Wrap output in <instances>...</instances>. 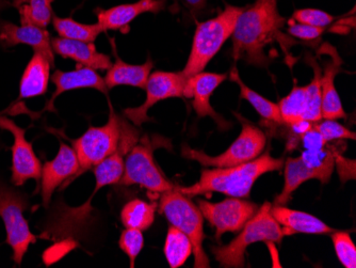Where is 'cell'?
I'll return each instance as SVG.
<instances>
[{
    "instance_id": "obj_1",
    "label": "cell",
    "mask_w": 356,
    "mask_h": 268,
    "mask_svg": "<svg viewBox=\"0 0 356 268\" xmlns=\"http://www.w3.org/2000/svg\"><path fill=\"white\" fill-rule=\"evenodd\" d=\"M285 24V17L277 10V0H256L254 5L245 8L232 36L234 60L268 68L272 61L266 53L269 46L279 41L287 53V47L297 43L282 33Z\"/></svg>"
},
{
    "instance_id": "obj_2",
    "label": "cell",
    "mask_w": 356,
    "mask_h": 268,
    "mask_svg": "<svg viewBox=\"0 0 356 268\" xmlns=\"http://www.w3.org/2000/svg\"><path fill=\"white\" fill-rule=\"evenodd\" d=\"M283 166V159H274L267 152L242 165L203 169L197 183L188 187L177 186V188L189 198L213 193L224 194L229 197L249 198L258 178L269 172L279 171Z\"/></svg>"
},
{
    "instance_id": "obj_3",
    "label": "cell",
    "mask_w": 356,
    "mask_h": 268,
    "mask_svg": "<svg viewBox=\"0 0 356 268\" xmlns=\"http://www.w3.org/2000/svg\"><path fill=\"white\" fill-rule=\"evenodd\" d=\"M245 8L226 5L225 9L203 23H197L191 53L188 58L183 75L186 78L203 72L208 63L219 53L223 44L233 36L238 17Z\"/></svg>"
},
{
    "instance_id": "obj_4",
    "label": "cell",
    "mask_w": 356,
    "mask_h": 268,
    "mask_svg": "<svg viewBox=\"0 0 356 268\" xmlns=\"http://www.w3.org/2000/svg\"><path fill=\"white\" fill-rule=\"evenodd\" d=\"M271 203L266 202L257 213L240 230L239 235L225 246L211 248L215 259L222 267H243L245 250L252 244L281 243L284 233L281 226L271 215Z\"/></svg>"
},
{
    "instance_id": "obj_5",
    "label": "cell",
    "mask_w": 356,
    "mask_h": 268,
    "mask_svg": "<svg viewBox=\"0 0 356 268\" xmlns=\"http://www.w3.org/2000/svg\"><path fill=\"white\" fill-rule=\"evenodd\" d=\"M158 207L171 226L185 233L191 241L194 267H209V259L203 248L204 217L199 207L175 186L173 189L161 194Z\"/></svg>"
},
{
    "instance_id": "obj_6",
    "label": "cell",
    "mask_w": 356,
    "mask_h": 268,
    "mask_svg": "<svg viewBox=\"0 0 356 268\" xmlns=\"http://www.w3.org/2000/svg\"><path fill=\"white\" fill-rule=\"evenodd\" d=\"M235 116L241 123L242 129L229 149L219 155L210 156L200 150L184 147V157L197 161L204 167L229 168L249 163L261 156L267 145L265 133L242 116Z\"/></svg>"
},
{
    "instance_id": "obj_7",
    "label": "cell",
    "mask_w": 356,
    "mask_h": 268,
    "mask_svg": "<svg viewBox=\"0 0 356 268\" xmlns=\"http://www.w3.org/2000/svg\"><path fill=\"white\" fill-rule=\"evenodd\" d=\"M28 209L27 196L0 180V217L7 232L6 242L13 250V261L19 266L29 246L37 242V236L30 231L28 220L24 217V212Z\"/></svg>"
},
{
    "instance_id": "obj_8",
    "label": "cell",
    "mask_w": 356,
    "mask_h": 268,
    "mask_svg": "<svg viewBox=\"0 0 356 268\" xmlns=\"http://www.w3.org/2000/svg\"><path fill=\"white\" fill-rule=\"evenodd\" d=\"M120 116L110 106L109 120L103 126H91L83 136L73 141V149L79 163L78 175L99 165L115 153L119 145Z\"/></svg>"
},
{
    "instance_id": "obj_9",
    "label": "cell",
    "mask_w": 356,
    "mask_h": 268,
    "mask_svg": "<svg viewBox=\"0 0 356 268\" xmlns=\"http://www.w3.org/2000/svg\"><path fill=\"white\" fill-rule=\"evenodd\" d=\"M154 147L147 137L137 143L127 154L125 170L120 185H139L153 193L163 194L175 186L165 179L154 161Z\"/></svg>"
},
{
    "instance_id": "obj_10",
    "label": "cell",
    "mask_w": 356,
    "mask_h": 268,
    "mask_svg": "<svg viewBox=\"0 0 356 268\" xmlns=\"http://www.w3.org/2000/svg\"><path fill=\"white\" fill-rule=\"evenodd\" d=\"M197 203L203 217L215 228L218 241L227 232H239L259 209L243 198L231 197L219 203L199 200Z\"/></svg>"
},
{
    "instance_id": "obj_11",
    "label": "cell",
    "mask_w": 356,
    "mask_h": 268,
    "mask_svg": "<svg viewBox=\"0 0 356 268\" xmlns=\"http://www.w3.org/2000/svg\"><path fill=\"white\" fill-rule=\"evenodd\" d=\"M186 83L187 78L181 72L156 71L151 73L145 87L147 99L139 107L124 109V116L136 126L152 121L153 119L147 116L149 108L165 100L185 97Z\"/></svg>"
},
{
    "instance_id": "obj_12",
    "label": "cell",
    "mask_w": 356,
    "mask_h": 268,
    "mask_svg": "<svg viewBox=\"0 0 356 268\" xmlns=\"http://www.w3.org/2000/svg\"><path fill=\"white\" fill-rule=\"evenodd\" d=\"M0 129L10 132L14 137L11 148L12 184L22 186L28 180L39 181L41 179L42 164L33 151L32 143L26 138V129L7 117H0Z\"/></svg>"
},
{
    "instance_id": "obj_13",
    "label": "cell",
    "mask_w": 356,
    "mask_h": 268,
    "mask_svg": "<svg viewBox=\"0 0 356 268\" xmlns=\"http://www.w3.org/2000/svg\"><path fill=\"white\" fill-rule=\"evenodd\" d=\"M79 171V163L75 150L62 143L57 155L53 161H46L42 166L41 195L43 207L47 209L51 197L59 186L73 181Z\"/></svg>"
},
{
    "instance_id": "obj_14",
    "label": "cell",
    "mask_w": 356,
    "mask_h": 268,
    "mask_svg": "<svg viewBox=\"0 0 356 268\" xmlns=\"http://www.w3.org/2000/svg\"><path fill=\"white\" fill-rule=\"evenodd\" d=\"M227 78L226 74L208 73V72H200L191 77L187 78L185 93L184 97L192 99L193 106L197 117L213 118V121L218 124L220 129H229L231 124L225 121L219 113H216L213 106L210 104V97L215 90Z\"/></svg>"
},
{
    "instance_id": "obj_15",
    "label": "cell",
    "mask_w": 356,
    "mask_h": 268,
    "mask_svg": "<svg viewBox=\"0 0 356 268\" xmlns=\"http://www.w3.org/2000/svg\"><path fill=\"white\" fill-rule=\"evenodd\" d=\"M19 44L31 46L33 51L45 54L55 61L51 35L45 28L31 25L17 26L10 22L0 21V47L10 49Z\"/></svg>"
},
{
    "instance_id": "obj_16",
    "label": "cell",
    "mask_w": 356,
    "mask_h": 268,
    "mask_svg": "<svg viewBox=\"0 0 356 268\" xmlns=\"http://www.w3.org/2000/svg\"><path fill=\"white\" fill-rule=\"evenodd\" d=\"M167 0H138L136 3H125L110 9H96L97 23L104 31L127 29L134 19L143 13H159L165 10Z\"/></svg>"
},
{
    "instance_id": "obj_17",
    "label": "cell",
    "mask_w": 356,
    "mask_h": 268,
    "mask_svg": "<svg viewBox=\"0 0 356 268\" xmlns=\"http://www.w3.org/2000/svg\"><path fill=\"white\" fill-rule=\"evenodd\" d=\"M51 49L54 53L61 57L77 62L78 65L92 70L108 71L111 67V58L106 54L99 53L91 42L76 41V40L51 38Z\"/></svg>"
},
{
    "instance_id": "obj_18",
    "label": "cell",
    "mask_w": 356,
    "mask_h": 268,
    "mask_svg": "<svg viewBox=\"0 0 356 268\" xmlns=\"http://www.w3.org/2000/svg\"><path fill=\"white\" fill-rule=\"evenodd\" d=\"M51 81L55 84L56 90L51 101L48 102L45 107V109L51 110V111L55 110L54 108L55 100L64 92L90 88V89H95L105 94L108 93L105 79L96 73L95 70L83 67V65H77V68L73 71L63 72L58 70L51 75Z\"/></svg>"
},
{
    "instance_id": "obj_19",
    "label": "cell",
    "mask_w": 356,
    "mask_h": 268,
    "mask_svg": "<svg viewBox=\"0 0 356 268\" xmlns=\"http://www.w3.org/2000/svg\"><path fill=\"white\" fill-rule=\"evenodd\" d=\"M327 51L332 57L327 62L325 70L321 72V113L322 119H346L347 113L343 109L337 90L335 88V77L341 72V59L334 47L327 44Z\"/></svg>"
},
{
    "instance_id": "obj_20",
    "label": "cell",
    "mask_w": 356,
    "mask_h": 268,
    "mask_svg": "<svg viewBox=\"0 0 356 268\" xmlns=\"http://www.w3.org/2000/svg\"><path fill=\"white\" fill-rule=\"evenodd\" d=\"M270 212L281 226L284 235H293L296 233L332 234L336 231L319 218L309 213L288 209L285 205L272 204Z\"/></svg>"
},
{
    "instance_id": "obj_21",
    "label": "cell",
    "mask_w": 356,
    "mask_h": 268,
    "mask_svg": "<svg viewBox=\"0 0 356 268\" xmlns=\"http://www.w3.org/2000/svg\"><path fill=\"white\" fill-rule=\"evenodd\" d=\"M55 61L45 54L35 52L22 76L19 83V100L44 95L51 79V70Z\"/></svg>"
},
{
    "instance_id": "obj_22",
    "label": "cell",
    "mask_w": 356,
    "mask_h": 268,
    "mask_svg": "<svg viewBox=\"0 0 356 268\" xmlns=\"http://www.w3.org/2000/svg\"><path fill=\"white\" fill-rule=\"evenodd\" d=\"M115 62L111 65L106 74L105 84L108 90L113 89L118 86H131V87L145 89L154 62L151 58L143 65H128L118 56L115 51Z\"/></svg>"
},
{
    "instance_id": "obj_23",
    "label": "cell",
    "mask_w": 356,
    "mask_h": 268,
    "mask_svg": "<svg viewBox=\"0 0 356 268\" xmlns=\"http://www.w3.org/2000/svg\"><path fill=\"white\" fill-rule=\"evenodd\" d=\"M285 170V183H284L283 191L275 198L274 203L275 205H286L291 199L293 194L297 191L298 188L309 181V180H317L315 173L309 168L306 167L305 164L300 157H288L284 161Z\"/></svg>"
},
{
    "instance_id": "obj_24",
    "label": "cell",
    "mask_w": 356,
    "mask_h": 268,
    "mask_svg": "<svg viewBox=\"0 0 356 268\" xmlns=\"http://www.w3.org/2000/svg\"><path fill=\"white\" fill-rule=\"evenodd\" d=\"M231 81L237 84L240 88V99L247 100L256 111L259 113L261 118L271 124L277 125H284L283 119H282L281 113L277 104L265 99L263 95L248 87L240 78L237 69L233 68L231 71Z\"/></svg>"
},
{
    "instance_id": "obj_25",
    "label": "cell",
    "mask_w": 356,
    "mask_h": 268,
    "mask_svg": "<svg viewBox=\"0 0 356 268\" xmlns=\"http://www.w3.org/2000/svg\"><path fill=\"white\" fill-rule=\"evenodd\" d=\"M51 23H53L54 28L59 37L63 38V39L93 43L97 37L104 33L103 28L99 26V23H78L72 17H58L54 15Z\"/></svg>"
},
{
    "instance_id": "obj_26",
    "label": "cell",
    "mask_w": 356,
    "mask_h": 268,
    "mask_svg": "<svg viewBox=\"0 0 356 268\" xmlns=\"http://www.w3.org/2000/svg\"><path fill=\"white\" fill-rule=\"evenodd\" d=\"M156 205L143 200L134 199L124 205L121 220L124 227L145 231L155 221Z\"/></svg>"
},
{
    "instance_id": "obj_27",
    "label": "cell",
    "mask_w": 356,
    "mask_h": 268,
    "mask_svg": "<svg viewBox=\"0 0 356 268\" xmlns=\"http://www.w3.org/2000/svg\"><path fill=\"white\" fill-rule=\"evenodd\" d=\"M192 253L193 247L188 236L177 228L170 226L165 244V255L170 267H181Z\"/></svg>"
},
{
    "instance_id": "obj_28",
    "label": "cell",
    "mask_w": 356,
    "mask_h": 268,
    "mask_svg": "<svg viewBox=\"0 0 356 268\" xmlns=\"http://www.w3.org/2000/svg\"><path fill=\"white\" fill-rule=\"evenodd\" d=\"M306 167L309 168L322 184L329 183L335 170V153L327 147L305 150L301 155Z\"/></svg>"
},
{
    "instance_id": "obj_29",
    "label": "cell",
    "mask_w": 356,
    "mask_h": 268,
    "mask_svg": "<svg viewBox=\"0 0 356 268\" xmlns=\"http://www.w3.org/2000/svg\"><path fill=\"white\" fill-rule=\"evenodd\" d=\"M55 0H27L17 8L22 25L45 28L53 19V3Z\"/></svg>"
},
{
    "instance_id": "obj_30",
    "label": "cell",
    "mask_w": 356,
    "mask_h": 268,
    "mask_svg": "<svg viewBox=\"0 0 356 268\" xmlns=\"http://www.w3.org/2000/svg\"><path fill=\"white\" fill-rule=\"evenodd\" d=\"M277 105L284 125L291 126L305 121L306 88L295 86L287 97L282 99Z\"/></svg>"
},
{
    "instance_id": "obj_31",
    "label": "cell",
    "mask_w": 356,
    "mask_h": 268,
    "mask_svg": "<svg viewBox=\"0 0 356 268\" xmlns=\"http://www.w3.org/2000/svg\"><path fill=\"white\" fill-rule=\"evenodd\" d=\"M311 67L314 69V78L306 88V109L304 120L309 122H318L322 119L321 113V72L319 65L314 58H307Z\"/></svg>"
},
{
    "instance_id": "obj_32",
    "label": "cell",
    "mask_w": 356,
    "mask_h": 268,
    "mask_svg": "<svg viewBox=\"0 0 356 268\" xmlns=\"http://www.w3.org/2000/svg\"><path fill=\"white\" fill-rule=\"evenodd\" d=\"M124 154L119 150L108 156L103 161L96 165L94 168L96 183H99L104 187L113 184H119L125 170V161Z\"/></svg>"
},
{
    "instance_id": "obj_33",
    "label": "cell",
    "mask_w": 356,
    "mask_h": 268,
    "mask_svg": "<svg viewBox=\"0 0 356 268\" xmlns=\"http://www.w3.org/2000/svg\"><path fill=\"white\" fill-rule=\"evenodd\" d=\"M334 248L338 260L346 268L356 267V247L348 232L335 231L332 233Z\"/></svg>"
},
{
    "instance_id": "obj_34",
    "label": "cell",
    "mask_w": 356,
    "mask_h": 268,
    "mask_svg": "<svg viewBox=\"0 0 356 268\" xmlns=\"http://www.w3.org/2000/svg\"><path fill=\"white\" fill-rule=\"evenodd\" d=\"M313 124L314 127L321 134L327 143L332 140L356 139V134L354 132L338 123L336 120L321 119L320 121L314 122Z\"/></svg>"
},
{
    "instance_id": "obj_35",
    "label": "cell",
    "mask_w": 356,
    "mask_h": 268,
    "mask_svg": "<svg viewBox=\"0 0 356 268\" xmlns=\"http://www.w3.org/2000/svg\"><path fill=\"white\" fill-rule=\"evenodd\" d=\"M144 245V237L141 230L126 228L122 232L119 246L131 260V267H135V261Z\"/></svg>"
},
{
    "instance_id": "obj_36",
    "label": "cell",
    "mask_w": 356,
    "mask_h": 268,
    "mask_svg": "<svg viewBox=\"0 0 356 268\" xmlns=\"http://www.w3.org/2000/svg\"><path fill=\"white\" fill-rule=\"evenodd\" d=\"M293 19L297 23L314 27H325L331 25L335 17L319 9H300L295 11Z\"/></svg>"
},
{
    "instance_id": "obj_37",
    "label": "cell",
    "mask_w": 356,
    "mask_h": 268,
    "mask_svg": "<svg viewBox=\"0 0 356 268\" xmlns=\"http://www.w3.org/2000/svg\"><path fill=\"white\" fill-rule=\"evenodd\" d=\"M325 31V27H314V26L296 23L293 19L288 21L287 33L291 37L297 38L301 41H315V40L319 39Z\"/></svg>"
},
{
    "instance_id": "obj_38",
    "label": "cell",
    "mask_w": 356,
    "mask_h": 268,
    "mask_svg": "<svg viewBox=\"0 0 356 268\" xmlns=\"http://www.w3.org/2000/svg\"><path fill=\"white\" fill-rule=\"evenodd\" d=\"M299 139L301 140L302 145L305 150L322 149L327 143L325 138L322 137L321 134L314 127V124L311 129L299 136Z\"/></svg>"
},
{
    "instance_id": "obj_39",
    "label": "cell",
    "mask_w": 356,
    "mask_h": 268,
    "mask_svg": "<svg viewBox=\"0 0 356 268\" xmlns=\"http://www.w3.org/2000/svg\"><path fill=\"white\" fill-rule=\"evenodd\" d=\"M335 167H337L341 181L355 180V169H350V167H355V161H350L345 159L343 155L335 153Z\"/></svg>"
},
{
    "instance_id": "obj_40",
    "label": "cell",
    "mask_w": 356,
    "mask_h": 268,
    "mask_svg": "<svg viewBox=\"0 0 356 268\" xmlns=\"http://www.w3.org/2000/svg\"><path fill=\"white\" fill-rule=\"evenodd\" d=\"M183 1L191 10L192 13L202 11L207 3V0H183Z\"/></svg>"
},
{
    "instance_id": "obj_41",
    "label": "cell",
    "mask_w": 356,
    "mask_h": 268,
    "mask_svg": "<svg viewBox=\"0 0 356 268\" xmlns=\"http://www.w3.org/2000/svg\"><path fill=\"white\" fill-rule=\"evenodd\" d=\"M11 3H13L14 7L19 8L27 3V0H11Z\"/></svg>"
}]
</instances>
